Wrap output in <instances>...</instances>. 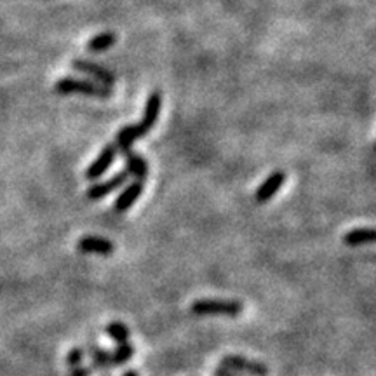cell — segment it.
Here are the masks:
<instances>
[{"label": "cell", "mask_w": 376, "mask_h": 376, "mask_svg": "<svg viewBox=\"0 0 376 376\" xmlns=\"http://www.w3.org/2000/svg\"><path fill=\"white\" fill-rule=\"evenodd\" d=\"M147 131L142 127V124H131V125H125L119 131V135H117V148L119 150H124V148H131L132 143L136 142V139H139L142 136H145Z\"/></svg>", "instance_id": "4fadbf2b"}, {"label": "cell", "mask_w": 376, "mask_h": 376, "mask_svg": "<svg viewBox=\"0 0 376 376\" xmlns=\"http://www.w3.org/2000/svg\"><path fill=\"white\" fill-rule=\"evenodd\" d=\"M222 368L235 373H246L249 376H268V368L260 360L248 359L242 355H227L222 359Z\"/></svg>", "instance_id": "3957f363"}, {"label": "cell", "mask_w": 376, "mask_h": 376, "mask_svg": "<svg viewBox=\"0 0 376 376\" xmlns=\"http://www.w3.org/2000/svg\"><path fill=\"white\" fill-rule=\"evenodd\" d=\"M77 249L81 253L87 254H100V256H112L113 246L112 241L105 237H96V235H86V237H81L77 242Z\"/></svg>", "instance_id": "8992f818"}, {"label": "cell", "mask_w": 376, "mask_h": 376, "mask_svg": "<svg viewBox=\"0 0 376 376\" xmlns=\"http://www.w3.org/2000/svg\"><path fill=\"white\" fill-rule=\"evenodd\" d=\"M123 376H139L138 373H136L135 370H127V371H124Z\"/></svg>", "instance_id": "44dd1931"}, {"label": "cell", "mask_w": 376, "mask_h": 376, "mask_svg": "<svg viewBox=\"0 0 376 376\" xmlns=\"http://www.w3.org/2000/svg\"><path fill=\"white\" fill-rule=\"evenodd\" d=\"M117 157V147L115 145H106L101 154L98 155L96 161L93 162L89 167L86 169V178L89 181H96L98 178L103 176V174L108 171V167H112L113 161Z\"/></svg>", "instance_id": "5b68a950"}, {"label": "cell", "mask_w": 376, "mask_h": 376, "mask_svg": "<svg viewBox=\"0 0 376 376\" xmlns=\"http://www.w3.org/2000/svg\"><path fill=\"white\" fill-rule=\"evenodd\" d=\"M161 105H162L161 93H157V91L150 93V96H148V101H147V106H145V115H143V120L139 123L147 132L150 131L152 127H154L155 123H157L159 112H161Z\"/></svg>", "instance_id": "8fae6325"}, {"label": "cell", "mask_w": 376, "mask_h": 376, "mask_svg": "<svg viewBox=\"0 0 376 376\" xmlns=\"http://www.w3.org/2000/svg\"><path fill=\"white\" fill-rule=\"evenodd\" d=\"M94 370L91 366H75L72 368L68 376H93Z\"/></svg>", "instance_id": "d6986e66"}, {"label": "cell", "mask_w": 376, "mask_h": 376, "mask_svg": "<svg viewBox=\"0 0 376 376\" xmlns=\"http://www.w3.org/2000/svg\"><path fill=\"white\" fill-rule=\"evenodd\" d=\"M132 355H135V345L124 341V343H117V347L110 354V360H112V366H124L132 359Z\"/></svg>", "instance_id": "9a60e30c"}, {"label": "cell", "mask_w": 376, "mask_h": 376, "mask_svg": "<svg viewBox=\"0 0 376 376\" xmlns=\"http://www.w3.org/2000/svg\"><path fill=\"white\" fill-rule=\"evenodd\" d=\"M74 68L75 70L82 72V74L91 75V77H94L98 82L103 84V86L110 87L113 82H115V75H113L112 72H108L106 68L100 67V64L87 62V59H74Z\"/></svg>", "instance_id": "ba28073f"}, {"label": "cell", "mask_w": 376, "mask_h": 376, "mask_svg": "<svg viewBox=\"0 0 376 376\" xmlns=\"http://www.w3.org/2000/svg\"><path fill=\"white\" fill-rule=\"evenodd\" d=\"M242 303L235 300H197L192 303L190 310L195 315H227L237 317L242 314Z\"/></svg>", "instance_id": "6da1fadb"}, {"label": "cell", "mask_w": 376, "mask_h": 376, "mask_svg": "<svg viewBox=\"0 0 376 376\" xmlns=\"http://www.w3.org/2000/svg\"><path fill=\"white\" fill-rule=\"evenodd\" d=\"M113 44H115V35L106 32V33H100V35L93 37V39L89 40V44H87V49L93 52H100V51H105V49L112 47Z\"/></svg>", "instance_id": "e0dca14e"}, {"label": "cell", "mask_w": 376, "mask_h": 376, "mask_svg": "<svg viewBox=\"0 0 376 376\" xmlns=\"http://www.w3.org/2000/svg\"><path fill=\"white\" fill-rule=\"evenodd\" d=\"M86 354H89L91 360H93V370L98 371H108L112 370V360H110V352H106L101 345L98 343H87L86 345Z\"/></svg>", "instance_id": "7c38bea8"}, {"label": "cell", "mask_w": 376, "mask_h": 376, "mask_svg": "<svg viewBox=\"0 0 376 376\" xmlns=\"http://www.w3.org/2000/svg\"><path fill=\"white\" fill-rule=\"evenodd\" d=\"M55 91L59 94H87V96L96 98H110L112 96V89L103 84H94L89 81H79V79H62L55 84Z\"/></svg>", "instance_id": "7a4b0ae2"}, {"label": "cell", "mask_w": 376, "mask_h": 376, "mask_svg": "<svg viewBox=\"0 0 376 376\" xmlns=\"http://www.w3.org/2000/svg\"><path fill=\"white\" fill-rule=\"evenodd\" d=\"M120 154H123L124 161H125V166H127V173L129 176H135L138 181H143L145 178L148 176V164L145 159L142 157V155L135 154V152L131 150V148H124V150H120Z\"/></svg>", "instance_id": "9c48e42d"}, {"label": "cell", "mask_w": 376, "mask_h": 376, "mask_svg": "<svg viewBox=\"0 0 376 376\" xmlns=\"http://www.w3.org/2000/svg\"><path fill=\"white\" fill-rule=\"evenodd\" d=\"M284 181H286V174H284L283 171H275V173H272L270 176H268L267 180H265L260 187H258L256 195H254L256 197V203H260V204L268 203V200H270L272 197L275 195L280 188H283Z\"/></svg>", "instance_id": "52a82bcc"}, {"label": "cell", "mask_w": 376, "mask_h": 376, "mask_svg": "<svg viewBox=\"0 0 376 376\" xmlns=\"http://www.w3.org/2000/svg\"><path fill=\"white\" fill-rule=\"evenodd\" d=\"M215 376H234V375H232V371H227L223 370V368H220V370L215 371Z\"/></svg>", "instance_id": "ffe728a7"}, {"label": "cell", "mask_w": 376, "mask_h": 376, "mask_svg": "<svg viewBox=\"0 0 376 376\" xmlns=\"http://www.w3.org/2000/svg\"><path fill=\"white\" fill-rule=\"evenodd\" d=\"M84 357H86V351L84 347H74L70 348V352L67 354V366L68 368H75V366H82Z\"/></svg>", "instance_id": "ac0fdd59"}, {"label": "cell", "mask_w": 376, "mask_h": 376, "mask_svg": "<svg viewBox=\"0 0 376 376\" xmlns=\"http://www.w3.org/2000/svg\"><path fill=\"white\" fill-rule=\"evenodd\" d=\"M127 180H129L127 171H120V173H117L115 176L108 178V180H105V181H100V183H94L93 187L87 188V192H86L87 199H91V200L103 199V197L110 195L113 190L123 187Z\"/></svg>", "instance_id": "277c9868"}, {"label": "cell", "mask_w": 376, "mask_h": 376, "mask_svg": "<svg viewBox=\"0 0 376 376\" xmlns=\"http://www.w3.org/2000/svg\"><path fill=\"white\" fill-rule=\"evenodd\" d=\"M106 336L110 340H113L115 343H124V341H129V328L123 322H110L106 326Z\"/></svg>", "instance_id": "2e32d148"}, {"label": "cell", "mask_w": 376, "mask_h": 376, "mask_svg": "<svg viewBox=\"0 0 376 376\" xmlns=\"http://www.w3.org/2000/svg\"><path fill=\"white\" fill-rule=\"evenodd\" d=\"M375 241V230L373 229H354L343 235V244L351 246V248H355V246H363V244H370V242Z\"/></svg>", "instance_id": "5bb4252c"}, {"label": "cell", "mask_w": 376, "mask_h": 376, "mask_svg": "<svg viewBox=\"0 0 376 376\" xmlns=\"http://www.w3.org/2000/svg\"><path fill=\"white\" fill-rule=\"evenodd\" d=\"M142 193H143V181H138V180L132 181V183H129L127 187L120 192V195L115 199L113 207H115L117 212H125L129 207L132 206V204L136 203V200L139 199Z\"/></svg>", "instance_id": "30bf717a"}]
</instances>
